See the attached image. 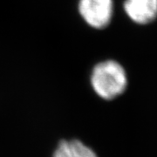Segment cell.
Wrapping results in <instances>:
<instances>
[{"label":"cell","mask_w":157,"mask_h":157,"mask_svg":"<svg viewBox=\"0 0 157 157\" xmlns=\"http://www.w3.org/2000/svg\"><path fill=\"white\" fill-rule=\"evenodd\" d=\"M53 157H98L95 152L77 140H63L54 152Z\"/></svg>","instance_id":"277c9868"},{"label":"cell","mask_w":157,"mask_h":157,"mask_svg":"<svg viewBox=\"0 0 157 157\" xmlns=\"http://www.w3.org/2000/svg\"><path fill=\"white\" fill-rule=\"evenodd\" d=\"M126 13L134 22L146 25L157 17V0H126Z\"/></svg>","instance_id":"3957f363"},{"label":"cell","mask_w":157,"mask_h":157,"mask_svg":"<svg viewBox=\"0 0 157 157\" xmlns=\"http://www.w3.org/2000/svg\"><path fill=\"white\" fill-rule=\"evenodd\" d=\"M91 84L98 95L109 101L122 94L128 86V78L124 68L118 62L106 60L94 67Z\"/></svg>","instance_id":"6da1fadb"},{"label":"cell","mask_w":157,"mask_h":157,"mask_svg":"<svg viewBox=\"0 0 157 157\" xmlns=\"http://www.w3.org/2000/svg\"><path fill=\"white\" fill-rule=\"evenodd\" d=\"M78 11L90 26L102 29L112 18L113 0H79Z\"/></svg>","instance_id":"7a4b0ae2"}]
</instances>
